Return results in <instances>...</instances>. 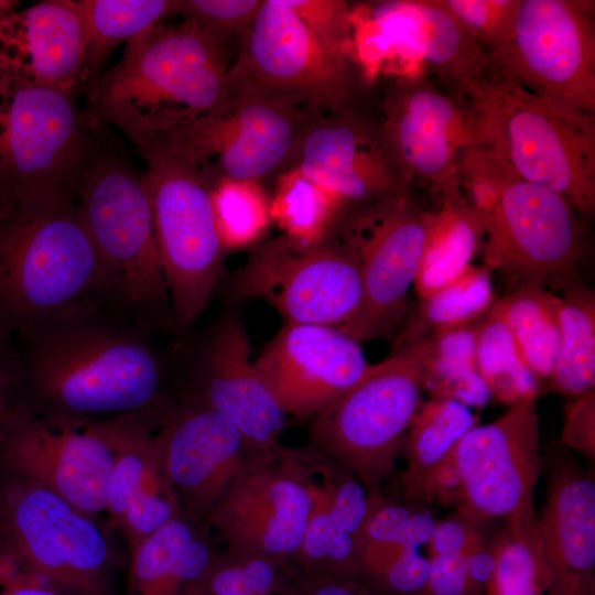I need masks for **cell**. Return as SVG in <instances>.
I'll use <instances>...</instances> for the list:
<instances>
[{
	"instance_id": "25",
	"label": "cell",
	"mask_w": 595,
	"mask_h": 595,
	"mask_svg": "<svg viewBox=\"0 0 595 595\" xmlns=\"http://www.w3.org/2000/svg\"><path fill=\"white\" fill-rule=\"evenodd\" d=\"M550 595L595 593V482L571 458L551 463L545 501L538 516Z\"/></svg>"
},
{
	"instance_id": "50",
	"label": "cell",
	"mask_w": 595,
	"mask_h": 595,
	"mask_svg": "<svg viewBox=\"0 0 595 595\" xmlns=\"http://www.w3.org/2000/svg\"><path fill=\"white\" fill-rule=\"evenodd\" d=\"M463 560L469 582L485 595L496 567L495 554L490 542L473 550Z\"/></svg>"
},
{
	"instance_id": "18",
	"label": "cell",
	"mask_w": 595,
	"mask_h": 595,
	"mask_svg": "<svg viewBox=\"0 0 595 595\" xmlns=\"http://www.w3.org/2000/svg\"><path fill=\"white\" fill-rule=\"evenodd\" d=\"M539 437L534 399L470 429L453 448L462 482L456 510L480 522L536 513L533 495L543 467Z\"/></svg>"
},
{
	"instance_id": "27",
	"label": "cell",
	"mask_w": 595,
	"mask_h": 595,
	"mask_svg": "<svg viewBox=\"0 0 595 595\" xmlns=\"http://www.w3.org/2000/svg\"><path fill=\"white\" fill-rule=\"evenodd\" d=\"M215 556L182 513L129 550L123 595H197Z\"/></svg>"
},
{
	"instance_id": "54",
	"label": "cell",
	"mask_w": 595,
	"mask_h": 595,
	"mask_svg": "<svg viewBox=\"0 0 595 595\" xmlns=\"http://www.w3.org/2000/svg\"><path fill=\"white\" fill-rule=\"evenodd\" d=\"M19 6L18 1L0 0V23L7 21L13 13V10Z\"/></svg>"
},
{
	"instance_id": "13",
	"label": "cell",
	"mask_w": 595,
	"mask_h": 595,
	"mask_svg": "<svg viewBox=\"0 0 595 595\" xmlns=\"http://www.w3.org/2000/svg\"><path fill=\"white\" fill-rule=\"evenodd\" d=\"M0 524L22 566L65 595H110L113 556L93 516L17 478L0 499Z\"/></svg>"
},
{
	"instance_id": "42",
	"label": "cell",
	"mask_w": 595,
	"mask_h": 595,
	"mask_svg": "<svg viewBox=\"0 0 595 595\" xmlns=\"http://www.w3.org/2000/svg\"><path fill=\"white\" fill-rule=\"evenodd\" d=\"M263 0H178L177 14L226 45L248 30Z\"/></svg>"
},
{
	"instance_id": "22",
	"label": "cell",
	"mask_w": 595,
	"mask_h": 595,
	"mask_svg": "<svg viewBox=\"0 0 595 595\" xmlns=\"http://www.w3.org/2000/svg\"><path fill=\"white\" fill-rule=\"evenodd\" d=\"M155 439L169 486L206 518L252 454L231 423L199 402L172 414Z\"/></svg>"
},
{
	"instance_id": "23",
	"label": "cell",
	"mask_w": 595,
	"mask_h": 595,
	"mask_svg": "<svg viewBox=\"0 0 595 595\" xmlns=\"http://www.w3.org/2000/svg\"><path fill=\"white\" fill-rule=\"evenodd\" d=\"M197 367V402L231 423L252 453L280 447L286 415L257 370L248 334L237 317L216 325Z\"/></svg>"
},
{
	"instance_id": "37",
	"label": "cell",
	"mask_w": 595,
	"mask_h": 595,
	"mask_svg": "<svg viewBox=\"0 0 595 595\" xmlns=\"http://www.w3.org/2000/svg\"><path fill=\"white\" fill-rule=\"evenodd\" d=\"M478 416L469 408L444 399H431L416 411L403 442L407 468L402 487L442 462L475 425Z\"/></svg>"
},
{
	"instance_id": "38",
	"label": "cell",
	"mask_w": 595,
	"mask_h": 595,
	"mask_svg": "<svg viewBox=\"0 0 595 595\" xmlns=\"http://www.w3.org/2000/svg\"><path fill=\"white\" fill-rule=\"evenodd\" d=\"M210 193L224 251L257 242L271 219L270 202L259 183L218 180Z\"/></svg>"
},
{
	"instance_id": "5",
	"label": "cell",
	"mask_w": 595,
	"mask_h": 595,
	"mask_svg": "<svg viewBox=\"0 0 595 595\" xmlns=\"http://www.w3.org/2000/svg\"><path fill=\"white\" fill-rule=\"evenodd\" d=\"M69 190L105 264L110 292L145 312L166 306L145 172L134 165L109 127L93 118Z\"/></svg>"
},
{
	"instance_id": "3",
	"label": "cell",
	"mask_w": 595,
	"mask_h": 595,
	"mask_svg": "<svg viewBox=\"0 0 595 595\" xmlns=\"http://www.w3.org/2000/svg\"><path fill=\"white\" fill-rule=\"evenodd\" d=\"M101 291L110 292L108 274L71 190L11 207L0 221L3 325L32 334Z\"/></svg>"
},
{
	"instance_id": "51",
	"label": "cell",
	"mask_w": 595,
	"mask_h": 595,
	"mask_svg": "<svg viewBox=\"0 0 595 595\" xmlns=\"http://www.w3.org/2000/svg\"><path fill=\"white\" fill-rule=\"evenodd\" d=\"M0 595H65L42 577L20 567L0 582Z\"/></svg>"
},
{
	"instance_id": "39",
	"label": "cell",
	"mask_w": 595,
	"mask_h": 595,
	"mask_svg": "<svg viewBox=\"0 0 595 595\" xmlns=\"http://www.w3.org/2000/svg\"><path fill=\"white\" fill-rule=\"evenodd\" d=\"M290 581L270 560L226 551L215 554L197 595H286Z\"/></svg>"
},
{
	"instance_id": "33",
	"label": "cell",
	"mask_w": 595,
	"mask_h": 595,
	"mask_svg": "<svg viewBox=\"0 0 595 595\" xmlns=\"http://www.w3.org/2000/svg\"><path fill=\"white\" fill-rule=\"evenodd\" d=\"M88 29L85 79L89 86L121 43L130 42L177 11L178 0H79Z\"/></svg>"
},
{
	"instance_id": "21",
	"label": "cell",
	"mask_w": 595,
	"mask_h": 595,
	"mask_svg": "<svg viewBox=\"0 0 595 595\" xmlns=\"http://www.w3.org/2000/svg\"><path fill=\"white\" fill-rule=\"evenodd\" d=\"M285 415L312 420L370 367L359 342L326 326L284 324L255 360Z\"/></svg>"
},
{
	"instance_id": "15",
	"label": "cell",
	"mask_w": 595,
	"mask_h": 595,
	"mask_svg": "<svg viewBox=\"0 0 595 595\" xmlns=\"http://www.w3.org/2000/svg\"><path fill=\"white\" fill-rule=\"evenodd\" d=\"M312 473L302 451L252 453L207 516L227 551L272 561L285 573L313 507Z\"/></svg>"
},
{
	"instance_id": "46",
	"label": "cell",
	"mask_w": 595,
	"mask_h": 595,
	"mask_svg": "<svg viewBox=\"0 0 595 595\" xmlns=\"http://www.w3.org/2000/svg\"><path fill=\"white\" fill-rule=\"evenodd\" d=\"M484 522L457 510L437 521L428 542L429 558L448 555L462 556L487 544L480 530Z\"/></svg>"
},
{
	"instance_id": "2",
	"label": "cell",
	"mask_w": 595,
	"mask_h": 595,
	"mask_svg": "<svg viewBox=\"0 0 595 595\" xmlns=\"http://www.w3.org/2000/svg\"><path fill=\"white\" fill-rule=\"evenodd\" d=\"M228 67L227 46L193 23H161L128 42L89 86L86 112L136 143L220 109Z\"/></svg>"
},
{
	"instance_id": "40",
	"label": "cell",
	"mask_w": 595,
	"mask_h": 595,
	"mask_svg": "<svg viewBox=\"0 0 595 595\" xmlns=\"http://www.w3.org/2000/svg\"><path fill=\"white\" fill-rule=\"evenodd\" d=\"M423 390L432 399L452 400L467 408H483L491 399L474 358L440 357L428 353Z\"/></svg>"
},
{
	"instance_id": "32",
	"label": "cell",
	"mask_w": 595,
	"mask_h": 595,
	"mask_svg": "<svg viewBox=\"0 0 595 595\" xmlns=\"http://www.w3.org/2000/svg\"><path fill=\"white\" fill-rule=\"evenodd\" d=\"M490 547L496 567L485 595H550L552 574L544 558L537 512L506 519Z\"/></svg>"
},
{
	"instance_id": "49",
	"label": "cell",
	"mask_w": 595,
	"mask_h": 595,
	"mask_svg": "<svg viewBox=\"0 0 595 595\" xmlns=\"http://www.w3.org/2000/svg\"><path fill=\"white\" fill-rule=\"evenodd\" d=\"M286 595H389L364 576L290 582Z\"/></svg>"
},
{
	"instance_id": "45",
	"label": "cell",
	"mask_w": 595,
	"mask_h": 595,
	"mask_svg": "<svg viewBox=\"0 0 595 595\" xmlns=\"http://www.w3.org/2000/svg\"><path fill=\"white\" fill-rule=\"evenodd\" d=\"M403 490L411 502H430L457 509L462 502V482L453 450L436 466L403 487Z\"/></svg>"
},
{
	"instance_id": "9",
	"label": "cell",
	"mask_w": 595,
	"mask_h": 595,
	"mask_svg": "<svg viewBox=\"0 0 595 595\" xmlns=\"http://www.w3.org/2000/svg\"><path fill=\"white\" fill-rule=\"evenodd\" d=\"M226 79L229 90L321 113L365 105L355 57L326 47L285 0L262 1Z\"/></svg>"
},
{
	"instance_id": "1",
	"label": "cell",
	"mask_w": 595,
	"mask_h": 595,
	"mask_svg": "<svg viewBox=\"0 0 595 595\" xmlns=\"http://www.w3.org/2000/svg\"><path fill=\"white\" fill-rule=\"evenodd\" d=\"M457 175L480 228L483 264L500 274L508 293L549 288L563 292L580 281L585 221L567 201L524 180L479 143L464 151Z\"/></svg>"
},
{
	"instance_id": "8",
	"label": "cell",
	"mask_w": 595,
	"mask_h": 595,
	"mask_svg": "<svg viewBox=\"0 0 595 595\" xmlns=\"http://www.w3.org/2000/svg\"><path fill=\"white\" fill-rule=\"evenodd\" d=\"M134 144L147 165L169 301L176 323L188 326L209 301L225 252L213 210L212 182L161 136Z\"/></svg>"
},
{
	"instance_id": "7",
	"label": "cell",
	"mask_w": 595,
	"mask_h": 595,
	"mask_svg": "<svg viewBox=\"0 0 595 595\" xmlns=\"http://www.w3.org/2000/svg\"><path fill=\"white\" fill-rule=\"evenodd\" d=\"M430 336L397 346L360 380L318 412L310 428L312 451L380 491L392 475L419 410Z\"/></svg>"
},
{
	"instance_id": "31",
	"label": "cell",
	"mask_w": 595,
	"mask_h": 595,
	"mask_svg": "<svg viewBox=\"0 0 595 595\" xmlns=\"http://www.w3.org/2000/svg\"><path fill=\"white\" fill-rule=\"evenodd\" d=\"M496 302L491 271L484 264H470L448 284L419 299L396 345H405L439 331L475 324Z\"/></svg>"
},
{
	"instance_id": "20",
	"label": "cell",
	"mask_w": 595,
	"mask_h": 595,
	"mask_svg": "<svg viewBox=\"0 0 595 595\" xmlns=\"http://www.w3.org/2000/svg\"><path fill=\"white\" fill-rule=\"evenodd\" d=\"M291 170H298L346 205H358L409 192L365 106L324 112L306 128Z\"/></svg>"
},
{
	"instance_id": "12",
	"label": "cell",
	"mask_w": 595,
	"mask_h": 595,
	"mask_svg": "<svg viewBox=\"0 0 595 595\" xmlns=\"http://www.w3.org/2000/svg\"><path fill=\"white\" fill-rule=\"evenodd\" d=\"M318 115L283 100L229 90L220 109L158 136L190 158L212 184L260 183L292 169L301 139Z\"/></svg>"
},
{
	"instance_id": "43",
	"label": "cell",
	"mask_w": 595,
	"mask_h": 595,
	"mask_svg": "<svg viewBox=\"0 0 595 595\" xmlns=\"http://www.w3.org/2000/svg\"><path fill=\"white\" fill-rule=\"evenodd\" d=\"M326 47L354 57L353 17L345 0H285Z\"/></svg>"
},
{
	"instance_id": "35",
	"label": "cell",
	"mask_w": 595,
	"mask_h": 595,
	"mask_svg": "<svg viewBox=\"0 0 595 595\" xmlns=\"http://www.w3.org/2000/svg\"><path fill=\"white\" fill-rule=\"evenodd\" d=\"M476 366L491 398L499 402L538 400L541 381L524 361L496 303L479 324Z\"/></svg>"
},
{
	"instance_id": "34",
	"label": "cell",
	"mask_w": 595,
	"mask_h": 595,
	"mask_svg": "<svg viewBox=\"0 0 595 595\" xmlns=\"http://www.w3.org/2000/svg\"><path fill=\"white\" fill-rule=\"evenodd\" d=\"M554 294L520 289L496 302L524 361L541 382L551 379L560 350Z\"/></svg>"
},
{
	"instance_id": "55",
	"label": "cell",
	"mask_w": 595,
	"mask_h": 595,
	"mask_svg": "<svg viewBox=\"0 0 595 595\" xmlns=\"http://www.w3.org/2000/svg\"><path fill=\"white\" fill-rule=\"evenodd\" d=\"M12 206H9L4 204L2 201H0V221L6 217V215L9 213Z\"/></svg>"
},
{
	"instance_id": "4",
	"label": "cell",
	"mask_w": 595,
	"mask_h": 595,
	"mask_svg": "<svg viewBox=\"0 0 595 595\" xmlns=\"http://www.w3.org/2000/svg\"><path fill=\"white\" fill-rule=\"evenodd\" d=\"M31 336L28 381L56 422L138 415L156 403L163 365L143 339L93 321L86 311Z\"/></svg>"
},
{
	"instance_id": "10",
	"label": "cell",
	"mask_w": 595,
	"mask_h": 595,
	"mask_svg": "<svg viewBox=\"0 0 595 595\" xmlns=\"http://www.w3.org/2000/svg\"><path fill=\"white\" fill-rule=\"evenodd\" d=\"M231 290L237 298L266 301L286 324L326 326L348 336L363 306L358 264L336 229L315 244L282 234L257 246Z\"/></svg>"
},
{
	"instance_id": "6",
	"label": "cell",
	"mask_w": 595,
	"mask_h": 595,
	"mask_svg": "<svg viewBox=\"0 0 595 595\" xmlns=\"http://www.w3.org/2000/svg\"><path fill=\"white\" fill-rule=\"evenodd\" d=\"M467 106L479 144L524 180L560 194L584 221L594 216L595 115L500 79Z\"/></svg>"
},
{
	"instance_id": "28",
	"label": "cell",
	"mask_w": 595,
	"mask_h": 595,
	"mask_svg": "<svg viewBox=\"0 0 595 595\" xmlns=\"http://www.w3.org/2000/svg\"><path fill=\"white\" fill-rule=\"evenodd\" d=\"M31 79L74 95L85 79L88 29L77 1L46 0L24 11Z\"/></svg>"
},
{
	"instance_id": "53",
	"label": "cell",
	"mask_w": 595,
	"mask_h": 595,
	"mask_svg": "<svg viewBox=\"0 0 595 595\" xmlns=\"http://www.w3.org/2000/svg\"><path fill=\"white\" fill-rule=\"evenodd\" d=\"M12 370L3 350L0 348V432L12 407L10 396L12 387Z\"/></svg>"
},
{
	"instance_id": "30",
	"label": "cell",
	"mask_w": 595,
	"mask_h": 595,
	"mask_svg": "<svg viewBox=\"0 0 595 595\" xmlns=\"http://www.w3.org/2000/svg\"><path fill=\"white\" fill-rule=\"evenodd\" d=\"M554 294L560 350L551 379L556 392L576 397L595 389V294L581 281Z\"/></svg>"
},
{
	"instance_id": "44",
	"label": "cell",
	"mask_w": 595,
	"mask_h": 595,
	"mask_svg": "<svg viewBox=\"0 0 595 595\" xmlns=\"http://www.w3.org/2000/svg\"><path fill=\"white\" fill-rule=\"evenodd\" d=\"M429 574V556L419 549L404 548L367 580L389 595H423Z\"/></svg>"
},
{
	"instance_id": "14",
	"label": "cell",
	"mask_w": 595,
	"mask_h": 595,
	"mask_svg": "<svg viewBox=\"0 0 595 595\" xmlns=\"http://www.w3.org/2000/svg\"><path fill=\"white\" fill-rule=\"evenodd\" d=\"M595 2L519 0L510 39L490 56L491 79L595 115Z\"/></svg>"
},
{
	"instance_id": "24",
	"label": "cell",
	"mask_w": 595,
	"mask_h": 595,
	"mask_svg": "<svg viewBox=\"0 0 595 595\" xmlns=\"http://www.w3.org/2000/svg\"><path fill=\"white\" fill-rule=\"evenodd\" d=\"M372 13L383 43L414 55L459 101L478 98L491 79L487 51L437 0L386 1Z\"/></svg>"
},
{
	"instance_id": "41",
	"label": "cell",
	"mask_w": 595,
	"mask_h": 595,
	"mask_svg": "<svg viewBox=\"0 0 595 595\" xmlns=\"http://www.w3.org/2000/svg\"><path fill=\"white\" fill-rule=\"evenodd\" d=\"M487 51L499 52L511 36L519 0H437Z\"/></svg>"
},
{
	"instance_id": "16",
	"label": "cell",
	"mask_w": 595,
	"mask_h": 595,
	"mask_svg": "<svg viewBox=\"0 0 595 595\" xmlns=\"http://www.w3.org/2000/svg\"><path fill=\"white\" fill-rule=\"evenodd\" d=\"M372 112L410 187L428 186L441 202L462 196L458 163L464 151L478 143L466 104L422 72L388 80Z\"/></svg>"
},
{
	"instance_id": "26",
	"label": "cell",
	"mask_w": 595,
	"mask_h": 595,
	"mask_svg": "<svg viewBox=\"0 0 595 595\" xmlns=\"http://www.w3.org/2000/svg\"><path fill=\"white\" fill-rule=\"evenodd\" d=\"M137 416L100 422L113 452L105 511L129 550L182 513L164 477L155 435Z\"/></svg>"
},
{
	"instance_id": "11",
	"label": "cell",
	"mask_w": 595,
	"mask_h": 595,
	"mask_svg": "<svg viewBox=\"0 0 595 595\" xmlns=\"http://www.w3.org/2000/svg\"><path fill=\"white\" fill-rule=\"evenodd\" d=\"M432 213L410 191L345 207L336 235L353 253L363 285V306L350 334L354 339L391 337L402 329Z\"/></svg>"
},
{
	"instance_id": "19",
	"label": "cell",
	"mask_w": 595,
	"mask_h": 595,
	"mask_svg": "<svg viewBox=\"0 0 595 595\" xmlns=\"http://www.w3.org/2000/svg\"><path fill=\"white\" fill-rule=\"evenodd\" d=\"M0 446L4 466L17 478L47 488L87 515L105 511L113 452L100 422L83 430L67 422L50 426L12 408Z\"/></svg>"
},
{
	"instance_id": "48",
	"label": "cell",
	"mask_w": 595,
	"mask_h": 595,
	"mask_svg": "<svg viewBox=\"0 0 595 595\" xmlns=\"http://www.w3.org/2000/svg\"><path fill=\"white\" fill-rule=\"evenodd\" d=\"M423 595H484L468 580L462 556H433Z\"/></svg>"
},
{
	"instance_id": "47",
	"label": "cell",
	"mask_w": 595,
	"mask_h": 595,
	"mask_svg": "<svg viewBox=\"0 0 595 595\" xmlns=\"http://www.w3.org/2000/svg\"><path fill=\"white\" fill-rule=\"evenodd\" d=\"M562 442L589 458L595 456V392L572 399L564 408Z\"/></svg>"
},
{
	"instance_id": "52",
	"label": "cell",
	"mask_w": 595,
	"mask_h": 595,
	"mask_svg": "<svg viewBox=\"0 0 595 595\" xmlns=\"http://www.w3.org/2000/svg\"><path fill=\"white\" fill-rule=\"evenodd\" d=\"M437 521L430 510L419 506L404 533L402 545L412 549H420L422 545H426Z\"/></svg>"
},
{
	"instance_id": "29",
	"label": "cell",
	"mask_w": 595,
	"mask_h": 595,
	"mask_svg": "<svg viewBox=\"0 0 595 595\" xmlns=\"http://www.w3.org/2000/svg\"><path fill=\"white\" fill-rule=\"evenodd\" d=\"M480 228L464 198L442 201L432 213L420 268L414 281L419 299L461 275L479 251Z\"/></svg>"
},
{
	"instance_id": "17",
	"label": "cell",
	"mask_w": 595,
	"mask_h": 595,
	"mask_svg": "<svg viewBox=\"0 0 595 595\" xmlns=\"http://www.w3.org/2000/svg\"><path fill=\"white\" fill-rule=\"evenodd\" d=\"M89 130L74 95L22 79L0 132V201L13 206L69 190Z\"/></svg>"
},
{
	"instance_id": "36",
	"label": "cell",
	"mask_w": 595,
	"mask_h": 595,
	"mask_svg": "<svg viewBox=\"0 0 595 595\" xmlns=\"http://www.w3.org/2000/svg\"><path fill=\"white\" fill-rule=\"evenodd\" d=\"M346 206L298 170H290L278 177L270 218L289 238L315 244L334 234Z\"/></svg>"
}]
</instances>
